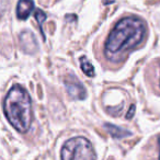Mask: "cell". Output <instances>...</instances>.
<instances>
[{
    "instance_id": "cell-9",
    "label": "cell",
    "mask_w": 160,
    "mask_h": 160,
    "mask_svg": "<svg viewBox=\"0 0 160 160\" xmlns=\"http://www.w3.org/2000/svg\"><path fill=\"white\" fill-rule=\"evenodd\" d=\"M34 17H35L36 21H38V27H40V31L43 35V38H44L45 35H44V31H43V23L46 20V14L41 9H36L35 12H34Z\"/></svg>"
},
{
    "instance_id": "cell-2",
    "label": "cell",
    "mask_w": 160,
    "mask_h": 160,
    "mask_svg": "<svg viewBox=\"0 0 160 160\" xmlns=\"http://www.w3.org/2000/svg\"><path fill=\"white\" fill-rule=\"evenodd\" d=\"M3 112L8 122L21 134L27 133L33 121L32 100L29 92L20 85H14L3 101Z\"/></svg>"
},
{
    "instance_id": "cell-5",
    "label": "cell",
    "mask_w": 160,
    "mask_h": 160,
    "mask_svg": "<svg viewBox=\"0 0 160 160\" xmlns=\"http://www.w3.org/2000/svg\"><path fill=\"white\" fill-rule=\"evenodd\" d=\"M20 44L22 49L28 54H35L38 51V45L34 38L33 33L30 31H24L20 34Z\"/></svg>"
},
{
    "instance_id": "cell-4",
    "label": "cell",
    "mask_w": 160,
    "mask_h": 160,
    "mask_svg": "<svg viewBox=\"0 0 160 160\" xmlns=\"http://www.w3.org/2000/svg\"><path fill=\"white\" fill-rule=\"evenodd\" d=\"M65 88L68 96L73 100H85L87 91L85 87L73 75H68L65 78Z\"/></svg>"
},
{
    "instance_id": "cell-1",
    "label": "cell",
    "mask_w": 160,
    "mask_h": 160,
    "mask_svg": "<svg viewBox=\"0 0 160 160\" xmlns=\"http://www.w3.org/2000/svg\"><path fill=\"white\" fill-rule=\"evenodd\" d=\"M146 36V24L137 17H126L113 28L104 45V55L110 62H118L137 47Z\"/></svg>"
},
{
    "instance_id": "cell-10",
    "label": "cell",
    "mask_w": 160,
    "mask_h": 160,
    "mask_svg": "<svg viewBox=\"0 0 160 160\" xmlns=\"http://www.w3.org/2000/svg\"><path fill=\"white\" fill-rule=\"evenodd\" d=\"M134 114H135V105L132 104L128 110V112H127V114H126V118L127 120H131V118L134 116Z\"/></svg>"
},
{
    "instance_id": "cell-8",
    "label": "cell",
    "mask_w": 160,
    "mask_h": 160,
    "mask_svg": "<svg viewBox=\"0 0 160 160\" xmlns=\"http://www.w3.org/2000/svg\"><path fill=\"white\" fill-rule=\"evenodd\" d=\"M80 66H81V70L83 71L85 75H87L88 77H94L96 72H94L93 66H92L91 62H90L86 57L80 58Z\"/></svg>"
},
{
    "instance_id": "cell-7",
    "label": "cell",
    "mask_w": 160,
    "mask_h": 160,
    "mask_svg": "<svg viewBox=\"0 0 160 160\" xmlns=\"http://www.w3.org/2000/svg\"><path fill=\"white\" fill-rule=\"evenodd\" d=\"M104 128L113 138H124V137H128V136L132 135L131 132L127 131V129L118 127V126H116V125L110 124V123L104 124Z\"/></svg>"
},
{
    "instance_id": "cell-6",
    "label": "cell",
    "mask_w": 160,
    "mask_h": 160,
    "mask_svg": "<svg viewBox=\"0 0 160 160\" xmlns=\"http://www.w3.org/2000/svg\"><path fill=\"white\" fill-rule=\"evenodd\" d=\"M34 10L33 0H19L17 6V17L20 20H25Z\"/></svg>"
},
{
    "instance_id": "cell-12",
    "label": "cell",
    "mask_w": 160,
    "mask_h": 160,
    "mask_svg": "<svg viewBox=\"0 0 160 160\" xmlns=\"http://www.w3.org/2000/svg\"><path fill=\"white\" fill-rule=\"evenodd\" d=\"M158 146H159V160H160V137L158 139Z\"/></svg>"
},
{
    "instance_id": "cell-11",
    "label": "cell",
    "mask_w": 160,
    "mask_h": 160,
    "mask_svg": "<svg viewBox=\"0 0 160 160\" xmlns=\"http://www.w3.org/2000/svg\"><path fill=\"white\" fill-rule=\"evenodd\" d=\"M115 0H103V3L104 5H110V3H113Z\"/></svg>"
},
{
    "instance_id": "cell-13",
    "label": "cell",
    "mask_w": 160,
    "mask_h": 160,
    "mask_svg": "<svg viewBox=\"0 0 160 160\" xmlns=\"http://www.w3.org/2000/svg\"><path fill=\"white\" fill-rule=\"evenodd\" d=\"M159 87H160V66H159Z\"/></svg>"
},
{
    "instance_id": "cell-3",
    "label": "cell",
    "mask_w": 160,
    "mask_h": 160,
    "mask_svg": "<svg viewBox=\"0 0 160 160\" xmlns=\"http://www.w3.org/2000/svg\"><path fill=\"white\" fill-rule=\"evenodd\" d=\"M60 158L62 160H97V155L91 142L82 136H78L65 142Z\"/></svg>"
}]
</instances>
